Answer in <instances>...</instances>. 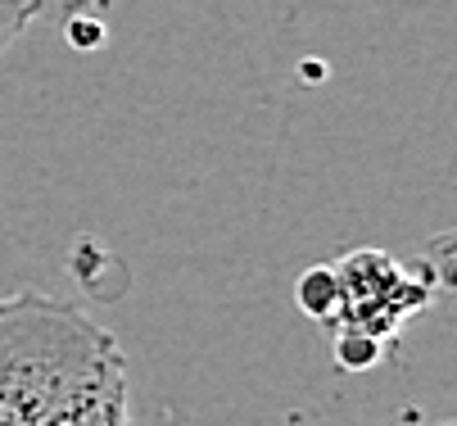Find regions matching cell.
I'll return each instance as SVG.
<instances>
[{"label":"cell","mask_w":457,"mask_h":426,"mask_svg":"<svg viewBox=\"0 0 457 426\" xmlns=\"http://www.w3.org/2000/svg\"><path fill=\"white\" fill-rule=\"evenodd\" d=\"M340 290H345V313L336 327H362L376 340H389L408 318H417L430 304L435 277L421 268H403L385 250H353L336 263Z\"/></svg>","instance_id":"cell-2"},{"label":"cell","mask_w":457,"mask_h":426,"mask_svg":"<svg viewBox=\"0 0 457 426\" xmlns=\"http://www.w3.org/2000/svg\"><path fill=\"white\" fill-rule=\"evenodd\" d=\"M299 309L312 318V322H340L345 313V290H340V277H336V263L331 268H308L299 277Z\"/></svg>","instance_id":"cell-3"},{"label":"cell","mask_w":457,"mask_h":426,"mask_svg":"<svg viewBox=\"0 0 457 426\" xmlns=\"http://www.w3.org/2000/svg\"><path fill=\"white\" fill-rule=\"evenodd\" d=\"M104 5H113V0H41V14H59L63 23H69V19L96 14V10H104Z\"/></svg>","instance_id":"cell-6"},{"label":"cell","mask_w":457,"mask_h":426,"mask_svg":"<svg viewBox=\"0 0 457 426\" xmlns=\"http://www.w3.org/2000/svg\"><path fill=\"white\" fill-rule=\"evenodd\" d=\"M37 14H41V0H0V59L14 50V41L32 28Z\"/></svg>","instance_id":"cell-5"},{"label":"cell","mask_w":457,"mask_h":426,"mask_svg":"<svg viewBox=\"0 0 457 426\" xmlns=\"http://www.w3.org/2000/svg\"><path fill=\"white\" fill-rule=\"evenodd\" d=\"M426 426H457V422H448V417H444V422H426Z\"/></svg>","instance_id":"cell-7"},{"label":"cell","mask_w":457,"mask_h":426,"mask_svg":"<svg viewBox=\"0 0 457 426\" xmlns=\"http://www.w3.org/2000/svg\"><path fill=\"white\" fill-rule=\"evenodd\" d=\"M0 426H137L118 340L41 290L0 299Z\"/></svg>","instance_id":"cell-1"},{"label":"cell","mask_w":457,"mask_h":426,"mask_svg":"<svg viewBox=\"0 0 457 426\" xmlns=\"http://www.w3.org/2000/svg\"><path fill=\"white\" fill-rule=\"evenodd\" d=\"M380 354H385V340H376L371 331H362V327H336V363H340V368L367 372V368H376V363H380Z\"/></svg>","instance_id":"cell-4"}]
</instances>
